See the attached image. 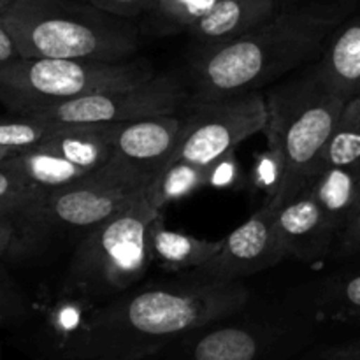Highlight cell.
Wrapping results in <instances>:
<instances>
[{
	"mask_svg": "<svg viewBox=\"0 0 360 360\" xmlns=\"http://www.w3.org/2000/svg\"><path fill=\"white\" fill-rule=\"evenodd\" d=\"M354 2L288 7L241 37L200 46L192 63L188 105L260 91L299 67L319 62Z\"/></svg>",
	"mask_w": 360,
	"mask_h": 360,
	"instance_id": "6da1fadb",
	"label": "cell"
},
{
	"mask_svg": "<svg viewBox=\"0 0 360 360\" xmlns=\"http://www.w3.org/2000/svg\"><path fill=\"white\" fill-rule=\"evenodd\" d=\"M266 102L269 120L264 132L276 172L267 204L281 210L319 176L347 101L327 86L315 62L294 79L271 88Z\"/></svg>",
	"mask_w": 360,
	"mask_h": 360,
	"instance_id": "7a4b0ae2",
	"label": "cell"
},
{
	"mask_svg": "<svg viewBox=\"0 0 360 360\" xmlns=\"http://www.w3.org/2000/svg\"><path fill=\"white\" fill-rule=\"evenodd\" d=\"M21 58L125 62L141 49L132 20L84 0H16L0 14Z\"/></svg>",
	"mask_w": 360,
	"mask_h": 360,
	"instance_id": "3957f363",
	"label": "cell"
},
{
	"mask_svg": "<svg viewBox=\"0 0 360 360\" xmlns=\"http://www.w3.org/2000/svg\"><path fill=\"white\" fill-rule=\"evenodd\" d=\"M250 292L241 281H174L123 295L98 309L91 333H132L143 338H164L186 333L238 311Z\"/></svg>",
	"mask_w": 360,
	"mask_h": 360,
	"instance_id": "277c9868",
	"label": "cell"
},
{
	"mask_svg": "<svg viewBox=\"0 0 360 360\" xmlns=\"http://www.w3.org/2000/svg\"><path fill=\"white\" fill-rule=\"evenodd\" d=\"M158 214L162 211L146 193L129 210L86 231L63 278V294L95 299L136 285L151 264L148 229Z\"/></svg>",
	"mask_w": 360,
	"mask_h": 360,
	"instance_id": "5b68a950",
	"label": "cell"
},
{
	"mask_svg": "<svg viewBox=\"0 0 360 360\" xmlns=\"http://www.w3.org/2000/svg\"><path fill=\"white\" fill-rule=\"evenodd\" d=\"M153 76L157 72L143 58H18L0 67V104L14 115H30L97 91L132 86Z\"/></svg>",
	"mask_w": 360,
	"mask_h": 360,
	"instance_id": "8992f818",
	"label": "cell"
},
{
	"mask_svg": "<svg viewBox=\"0 0 360 360\" xmlns=\"http://www.w3.org/2000/svg\"><path fill=\"white\" fill-rule=\"evenodd\" d=\"M155 178L157 174L109 160L101 171L74 185L49 193H39L14 214L16 227L20 224V227L30 232H86L143 199Z\"/></svg>",
	"mask_w": 360,
	"mask_h": 360,
	"instance_id": "52a82bcc",
	"label": "cell"
},
{
	"mask_svg": "<svg viewBox=\"0 0 360 360\" xmlns=\"http://www.w3.org/2000/svg\"><path fill=\"white\" fill-rule=\"evenodd\" d=\"M190 91L174 74H157L132 86L97 91L39 109L27 116L53 125H105L150 116L172 115L186 109Z\"/></svg>",
	"mask_w": 360,
	"mask_h": 360,
	"instance_id": "ba28073f",
	"label": "cell"
},
{
	"mask_svg": "<svg viewBox=\"0 0 360 360\" xmlns=\"http://www.w3.org/2000/svg\"><path fill=\"white\" fill-rule=\"evenodd\" d=\"M186 109L190 111L181 141L167 165L188 162L200 167H217L238 144L264 132L269 120L266 95L260 91L188 105Z\"/></svg>",
	"mask_w": 360,
	"mask_h": 360,
	"instance_id": "9c48e42d",
	"label": "cell"
},
{
	"mask_svg": "<svg viewBox=\"0 0 360 360\" xmlns=\"http://www.w3.org/2000/svg\"><path fill=\"white\" fill-rule=\"evenodd\" d=\"M278 207L264 204L241 227L232 231L211 260L185 278L202 281H239L246 276L274 267L287 257L276 232Z\"/></svg>",
	"mask_w": 360,
	"mask_h": 360,
	"instance_id": "30bf717a",
	"label": "cell"
},
{
	"mask_svg": "<svg viewBox=\"0 0 360 360\" xmlns=\"http://www.w3.org/2000/svg\"><path fill=\"white\" fill-rule=\"evenodd\" d=\"M185 122L186 115L172 112L118 123L112 136L111 160L125 167L158 174L174 155Z\"/></svg>",
	"mask_w": 360,
	"mask_h": 360,
	"instance_id": "8fae6325",
	"label": "cell"
},
{
	"mask_svg": "<svg viewBox=\"0 0 360 360\" xmlns=\"http://www.w3.org/2000/svg\"><path fill=\"white\" fill-rule=\"evenodd\" d=\"M276 232L287 257L306 264L323 259L340 236L309 186L281 206L276 214Z\"/></svg>",
	"mask_w": 360,
	"mask_h": 360,
	"instance_id": "7c38bea8",
	"label": "cell"
},
{
	"mask_svg": "<svg viewBox=\"0 0 360 360\" xmlns=\"http://www.w3.org/2000/svg\"><path fill=\"white\" fill-rule=\"evenodd\" d=\"M278 13L274 0H218L186 30L199 46H217L248 34Z\"/></svg>",
	"mask_w": 360,
	"mask_h": 360,
	"instance_id": "4fadbf2b",
	"label": "cell"
},
{
	"mask_svg": "<svg viewBox=\"0 0 360 360\" xmlns=\"http://www.w3.org/2000/svg\"><path fill=\"white\" fill-rule=\"evenodd\" d=\"M316 65L327 86L345 101L360 94V13L333 32Z\"/></svg>",
	"mask_w": 360,
	"mask_h": 360,
	"instance_id": "5bb4252c",
	"label": "cell"
},
{
	"mask_svg": "<svg viewBox=\"0 0 360 360\" xmlns=\"http://www.w3.org/2000/svg\"><path fill=\"white\" fill-rule=\"evenodd\" d=\"M221 243L224 239L210 241L171 231L164 225L162 214H158L148 229V252L151 262L169 273H186L204 266L220 252Z\"/></svg>",
	"mask_w": 360,
	"mask_h": 360,
	"instance_id": "9a60e30c",
	"label": "cell"
},
{
	"mask_svg": "<svg viewBox=\"0 0 360 360\" xmlns=\"http://www.w3.org/2000/svg\"><path fill=\"white\" fill-rule=\"evenodd\" d=\"M359 179L357 169L327 167L309 185L323 213L340 232L355 204Z\"/></svg>",
	"mask_w": 360,
	"mask_h": 360,
	"instance_id": "2e32d148",
	"label": "cell"
},
{
	"mask_svg": "<svg viewBox=\"0 0 360 360\" xmlns=\"http://www.w3.org/2000/svg\"><path fill=\"white\" fill-rule=\"evenodd\" d=\"M327 167H352L360 172V94L348 98L341 111L320 171Z\"/></svg>",
	"mask_w": 360,
	"mask_h": 360,
	"instance_id": "e0dca14e",
	"label": "cell"
},
{
	"mask_svg": "<svg viewBox=\"0 0 360 360\" xmlns=\"http://www.w3.org/2000/svg\"><path fill=\"white\" fill-rule=\"evenodd\" d=\"M214 169L217 167H200L188 162H174L167 165L158 172L148 190L151 202L158 211H164L169 202L190 195L210 181Z\"/></svg>",
	"mask_w": 360,
	"mask_h": 360,
	"instance_id": "ac0fdd59",
	"label": "cell"
},
{
	"mask_svg": "<svg viewBox=\"0 0 360 360\" xmlns=\"http://www.w3.org/2000/svg\"><path fill=\"white\" fill-rule=\"evenodd\" d=\"M257 340L250 333L236 327L214 330L197 343L195 360H253Z\"/></svg>",
	"mask_w": 360,
	"mask_h": 360,
	"instance_id": "d6986e66",
	"label": "cell"
},
{
	"mask_svg": "<svg viewBox=\"0 0 360 360\" xmlns=\"http://www.w3.org/2000/svg\"><path fill=\"white\" fill-rule=\"evenodd\" d=\"M218 0H157L150 14L155 27L164 34L186 32L206 16Z\"/></svg>",
	"mask_w": 360,
	"mask_h": 360,
	"instance_id": "ffe728a7",
	"label": "cell"
},
{
	"mask_svg": "<svg viewBox=\"0 0 360 360\" xmlns=\"http://www.w3.org/2000/svg\"><path fill=\"white\" fill-rule=\"evenodd\" d=\"M62 125L42 122L27 115H16L14 118H0V148H7L16 153L44 143L55 136Z\"/></svg>",
	"mask_w": 360,
	"mask_h": 360,
	"instance_id": "44dd1931",
	"label": "cell"
},
{
	"mask_svg": "<svg viewBox=\"0 0 360 360\" xmlns=\"http://www.w3.org/2000/svg\"><path fill=\"white\" fill-rule=\"evenodd\" d=\"M37 195L30 183L7 162V158L0 160V206L11 207L18 213Z\"/></svg>",
	"mask_w": 360,
	"mask_h": 360,
	"instance_id": "7402d4cb",
	"label": "cell"
},
{
	"mask_svg": "<svg viewBox=\"0 0 360 360\" xmlns=\"http://www.w3.org/2000/svg\"><path fill=\"white\" fill-rule=\"evenodd\" d=\"M25 311V301L21 292L11 280L6 267L0 264V323L20 319Z\"/></svg>",
	"mask_w": 360,
	"mask_h": 360,
	"instance_id": "603a6c76",
	"label": "cell"
},
{
	"mask_svg": "<svg viewBox=\"0 0 360 360\" xmlns=\"http://www.w3.org/2000/svg\"><path fill=\"white\" fill-rule=\"evenodd\" d=\"M333 301L347 315H360V273L347 280L340 281L338 287L330 292Z\"/></svg>",
	"mask_w": 360,
	"mask_h": 360,
	"instance_id": "cb8c5ba5",
	"label": "cell"
},
{
	"mask_svg": "<svg viewBox=\"0 0 360 360\" xmlns=\"http://www.w3.org/2000/svg\"><path fill=\"white\" fill-rule=\"evenodd\" d=\"M84 2L91 4L98 9L108 11L111 14H116V16L134 20L141 14L150 13L157 0H84Z\"/></svg>",
	"mask_w": 360,
	"mask_h": 360,
	"instance_id": "d4e9b609",
	"label": "cell"
},
{
	"mask_svg": "<svg viewBox=\"0 0 360 360\" xmlns=\"http://www.w3.org/2000/svg\"><path fill=\"white\" fill-rule=\"evenodd\" d=\"M336 252L341 259L360 252V206L348 214L336 241Z\"/></svg>",
	"mask_w": 360,
	"mask_h": 360,
	"instance_id": "484cf974",
	"label": "cell"
},
{
	"mask_svg": "<svg viewBox=\"0 0 360 360\" xmlns=\"http://www.w3.org/2000/svg\"><path fill=\"white\" fill-rule=\"evenodd\" d=\"M18 236L16 218L14 214H0V259L6 255L14 245Z\"/></svg>",
	"mask_w": 360,
	"mask_h": 360,
	"instance_id": "4316f807",
	"label": "cell"
},
{
	"mask_svg": "<svg viewBox=\"0 0 360 360\" xmlns=\"http://www.w3.org/2000/svg\"><path fill=\"white\" fill-rule=\"evenodd\" d=\"M21 58L20 53H18L16 44H14L13 37L9 35V32L0 25V67L7 65V63L14 62V60Z\"/></svg>",
	"mask_w": 360,
	"mask_h": 360,
	"instance_id": "83f0119b",
	"label": "cell"
},
{
	"mask_svg": "<svg viewBox=\"0 0 360 360\" xmlns=\"http://www.w3.org/2000/svg\"><path fill=\"white\" fill-rule=\"evenodd\" d=\"M340 360H360V343L354 345L350 348H345L340 355H338Z\"/></svg>",
	"mask_w": 360,
	"mask_h": 360,
	"instance_id": "f1b7e54d",
	"label": "cell"
},
{
	"mask_svg": "<svg viewBox=\"0 0 360 360\" xmlns=\"http://www.w3.org/2000/svg\"><path fill=\"white\" fill-rule=\"evenodd\" d=\"M278 6V11L281 9H288V7H295V6H301L302 2H309V0H274Z\"/></svg>",
	"mask_w": 360,
	"mask_h": 360,
	"instance_id": "f546056e",
	"label": "cell"
},
{
	"mask_svg": "<svg viewBox=\"0 0 360 360\" xmlns=\"http://www.w3.org/2000/svg\"><path fill=\"white\" fill-rule=\"evenodd\" d=\"M14 155H18L16 151H13V150H7V148H0V160H6V158H11V157H14Z\"/></svg>",
	"mask_w": 360,
	"mask_h": 360,
	"instance_id": "4dcf8cb0",
	"label": "cell"
},
{
	"mask_svg": "<svg viewBox=\"0 0 360 360\" xmlns=\"http://www.w3.org/2000/svg\"><path fill=\"white\" fill-rule=\"evenodd\" d=\"M14 2H16V0H0V14H2L4 11L9 9Z\"/></svg>",
	"mask_w": 360,
	"mask_h": 360,
	"instance_id": "1f68e13d",
	"label": "cell"
},
{
	"mask_svg": "<svg viewBox=\"0 0 360 360\" xmlns=\"http://www.w3.org/2000/svg\"><path fill=\"white\" fill-rule=\"evenodd\" d=\"M359 206H360V179H359V186H357V197H355V204H354V207H352V211L357 210ZM352 211H350V213H352Z\"/></svg>",
	"mask_w": 360,
	"mask_h": 360,
	"instance_id": "d6a6232c",
	"label": "cell"
},
{
	"mask_svg": "<svg viewBox=\"0 0 360 360\" xmlns=\"http://www.w3.org/2000/svg\"><path fill=\"white\" fill-rule=\"evenodd\" d=\"M0 214H16V213H14V210H11V207L0 206Z\"/></svg>",
	"mask_w": 360,
	"mask_h": 360,
	"instance_id": "836d02e7",
	"label": "cell"
}]
</instances>
